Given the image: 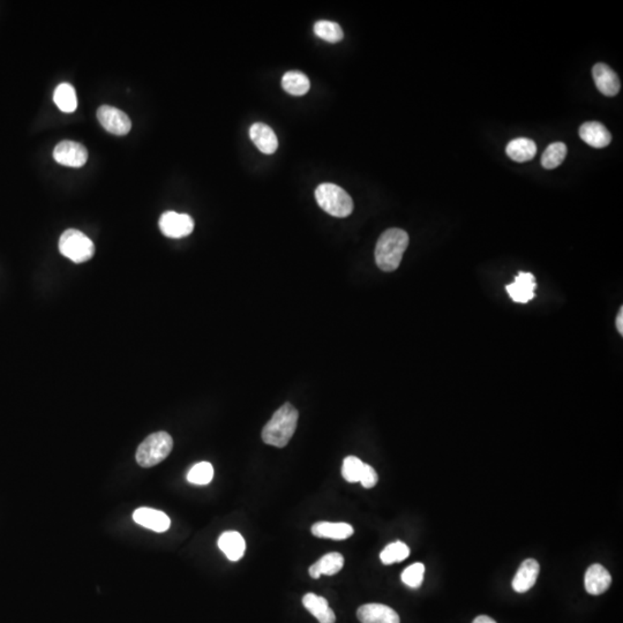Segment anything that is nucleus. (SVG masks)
Wrapping results in <instances>:
<instances>
[{
  "label": "nucleus",
  "instance_id": "obj_1",
  "mask_svg": "<svg viewBox=\"0 0 623 623\" xmlns=\"http://www.w3.org/2000/svg\"><path fill=\"white\" fill-rule=\"evenodd\" d=\"M409 246V235L402 228H392L383 232L375 247V263L383 272H394L401 265Z\"/></svg>",
  "mask_w": 623,
  "mask_h": 623
},
{
  "label": "nucleus",
  "instance_id": "obj_2",
  "mask_svg": "<svg viewBox=\"0 0 623 623\" xmlns=\"http://www.w3.org/2000/svg\"><path fill=\"white\" fill-rule=\"evenodd\" d=\"M298 418L299 412L296 407L290 403L282 405L263 427V442L274 447H285L296 432Z\"/></svg>",
  "mask_w": 623,
  "mask_h": 623
},
{
  "label": "nucleus",
  "instance_id": "obj_3",
  "mask_svg": "<svg viewBox=\"0 0 623 623\" xmlns=\"http://www.w3.org/2000/svg\"><path fill=\"white\" fill-rule=\"evenodd\" d=\"M315 199L319 206L331 216L344 219L353 211L351 197L340 186L324 182L315 189Z\"/></svg>",
  "mask_w": 623,
  "mask_h": 623
},
{
  "label": "nucleus",
  "instance_id": "obj_4",
  "mask_svg": "<svg viewBox=\"0 0 623 623\" xmlns=\"http://www.w3.org/2000/svg\"><path fill=\"white\" fill-rule=\"evenodd\" d=\"M173 448V440L167 432H156L149 435L140 444L136 451V462L142 468H153L163 462Z\"/></svg>",
  "mask_w": 623,
  "mask_h": 623
},
{
  "label": "nucleus",
  "instance_id": "obj_5",
  "mask_svg": "<svg viewBox=\"0 0 623 623\" xmlns=\"http://www.w3.org/2000/svg\"><path fill=\"white\" fill-rule=\"evenodd\" d=\"M59 252L75 263L89 261L95 254V245L84 232L68 228L59 239Z\"/></svg>",
  "mask_w": 623,
  "mask_h": 623
},
{
  "label": "nucleus",
  "instance_id": "obj_6",
  "mask_svg": "<svg viewBox=\"0 0 623 623\" xmlns=\"http://www.w3.org/2000/svg\"><path fill=\"white\" fill-rule=\"evenodd\" d=\"M158 226L165 237L180 239L191 235L194 230V221L187 214L165 211L160 219Z\"/></svg>",
  "mask_w": 623,
  "mask_h": 623
},
{
  "label": "nucleus",
  "instance_id": "obj_7",
  "mask_svg": "<svg viewBox=\"0 0 623 623\" xmlns=\"http://www.w3.org/2000/svg\"><path fill=\"white\" fill-rule=\"evenodd\" d=\"M97 119L105 131L114 136H126L132 128L130 117L111 105H102L97 110Z\"/></svg>",
  "mask_w": 623,
  "mask_h": 623
},
{
  "label": "nucleus",
  "instance_id": "obj_8",
  "mask_svg": "<svg viewBox=\"0 0 623 623\" xmlns=\"http://www.w3.org/2000/svg\"><path fill=\"white\" fill-rule=\"evenodd\" d=\"M57 163L65 167H80L88 161V150L84 145L75 141H62L53 150Z\"/></svg>",
  "mask_w": 623,
  "mask_h": 623
},
{
  "label": "nucleus",
  "instance_id": "obj_9",
  "mask_svg": "<svg viewBox=\"0 0 623 623\" xmlns=\"http://www.w3.org/2000/svg\"><path fill=\"white\" fill-rule=\"evenodd\" d=\"M593 80L602 95L613 97L620 92L621 84L617 73L610 66L598 62L593 66Z\"/></svg>",
  "mask_w": 623,
  "mask_h": 623
},
{
  "label": "nucleus",
  "instance_id": "obj_10",
  "mask_svg": "<svg viewBox=\"0 0 623 623\" xmlns=\"http://www.w3.org/2000/svg\"><path fill=\"white\" fill-rule=\"evenodd\" d=\"M361 623H399V617L392 608L382 604L363 605L357 611Z\"/></svg>",
  "mask_w": 623,
  "mask_h": 623
},
{
  "label": "nucleus",
  "instance_id": "obj_11",
  "mask_svg": "<svg viewBox=\"0 0 623 623\" xmlns=\"http://www.w3.org/2000/svg\"><path fill=\"white\" fill-rule=\"evenodd\" d=\"M537 289L536 278L531 272H519L514 283L507 285L506 290L515 302L526 304L534 299V290Z\"/></svg>",
  "mask_w": 623,
  "mask_h": 623
},
{
  "label": "nucleus",
  "instance_id": "obj_12",
  "mask_svg": "<svg viewBox=\"0 0 623 623\" xmlns=\"http://www.w3.org/2000/svg\"><path fill=\"white\" fill-rule=\"evenodd\" d=\"M133 519L138 524L155 532H165L169 530L171 525L170 519L167 514L160 510L151 509V508H139L133 514Z\"/></svg>",
  "mask_w": 623,
  "mask_h": 623
},
{
  "label": "nucleus",
  "instance_id": "obj_13",
  "mask_svg": "<svg viewBox=\"0 0 623 623\" xmlns=\"http://www.w3.org/2000/svg\"><path fill=\"white\" fill-rule=\"evenodd\" d=\"M250 136L256 148L263 154L272 155L277 150V136L268 125L263 123H253L250 128Z\"/></svg>",
  "mask_w": 623,
  "mask_h": 623
},
{
  "label": "nucleus",
  "instance_id": "obj_14",
  "mask_svg": "<svg viewBox=\"0 0 623 623\" xmlns=\"http://www.w3.org/2000/svg\"><path fill=\"white\" fill-rule=\"evenodd\" d=\"M580 139L593 148H605L612 141L610 131L598 121H588L580 127Z\"/></svg>",
  "mask_w": 623,
  "mask_h": 623
},
{
  "label": "nucleus",
  "instance_id": "obj_15",
  "mask_svg": "<svg viewBox=\"0 0 623 623\" xmlns=\"http://www.w3.org/2000/svg\"><path fill=\"white\" fill-rule=\"evenodd\" d=\"M540 566L534 558H528L522 563L512 580V589L516 592L524 593L537 582Z\"/></svg>",
  "mask_w": 623,
  "mask_h": 623
},
{
  "label": "nucleus",
  "instance_id": "obj_16",
  "mask_svg": "<svg viewBox=\"0 0 623 623\" xmlns=\"http://www.w3.org/2000/svg\"><path fill=\"white\" fill-rule=\"evenodd\" d=\"M612 584V576L606 568L602 565L591 566L586 570L585 589L588 593L592 595H602L607 591Z\"/></svg>",
  "mask_w": 623,
  "mask_h": 623
},
{
  "label": "nucleus",
  "instance_id": "obj_17",
  "mask_svg": "<svg viewBox=\"0 0 623 623\" xmlns=\"http://www.w3.org/2000/svg\"><path fill=\"white\" fill-rule=\"evenodd\" d=\"M219 547L230 561H239L245 554L246 543L239 532L226 531L219 537Z\"/></svg>",
  "mask_w": 623,
  "mask_h": 623
},
{
  "label": "nucleus",
  "instance_id": "obj_18",
  "mask_svg": "<svg viewBox=\"0 0 623 623\" xmlns=\"http://www.w3.org/2000/svg\"><path fill=\"white\" fill-rule=\"evenodd\" d=\"M302 604L309 613L313 614L320 623H335L336 617L329 607L327 599L319 597L315 593H306L302 598Z\"/></svg>",
  "mask_w": 623,
  "mask_h": 623
},
{
  "label": "nucleus",
  "instance_id": "obj_19",
  "mask_svg": "<svg viewBox=\"0 0 623 623\" xmlns=\"http://www.w3.org/2000/svg\"><path fill=\"white\" fill-rule=\"evenodd\" d=\"M312 534L315 537L327 538V539L344 540L351 537L353 528L348 523H331V522H319L312 526Z\"/></svg>",
  "mask_w": 623,
  "mask_h": 623
},
{
  "label": "nucleus",
  "instance_id": "obj_20",
  "mask_svg": "<svg viewBox=\"0 0 623 623\" xmlns=\"http://www.w3.org/2000/svg\"><path fill=\"white\" fill-rule=\"evenodd\" d=\"M343 566H344V558L342 554L336 552L328 553L309 567V576L315 580H318L321 575L331 576L340 573Z\"/></svg>",
  "mask_w": 623,
  "mask_h": 623
},
{
  "label": "nucleus",
  "instance_id": "obj_21",
  "mask_svg": "<svg viewBox=\"0 0 623 623\" xmlns=\"http://www.w3.org/2000/svg\"><path fill=\"white\" fill-rule=\"evenodd\" d=\"M506 153L512 161L523 163L531 161L537 154V145L528 138L512 140L507 145Z\"/></svg>",
  "mask_w": 623,
  "mask_h": 623
},
{
  "label": "nucleus",
  "instance_id": "obj_22",
  "mask_svg": "<svg viewBox=\"0 0 623 623\" xmlns=\"http://www.w3.org/2000/svg\"><path fill=\"white\" fill-rule=\"evenodd\" d=\"M282 87L290 95L302 96L309 93L311 82L307 75L302 72L290 71L283 75Z\"/></svg>",
  "mask_w": 623,
  "mask_h": 623
},
{
  "label": "nucleus",
  "instance_id": "obj_23",
  "mask_svg": "<svg viewBox=\"0 0 623 623\" xmlns=\"http://www.w3.org/2000/svg\"><path fill=\"white\" fill-rule=\"evenodd\" d=\"M53 101L59 110L65 114L75 112L77 108V93L73 86L70 84H60L53 94Z\"/></svg>",
  "mask_w": 623,
  "mask_h": 623
},
{
  "label": "nucleus",
  "instance_id": "obj_24",
  "mask_svg": "<svg viewBox=\"0 0 623 623\" xmlns=\"http://www.w3.org/2000/svg\"><path fill=\"white\" fill-rule=\"evenodd\" d=\"M567 145L562 142H554L547 147L541 156V165L547 170H553L561 165L567 156Z\"/></svg>",
  "mask_w": 623,
  "mask_h": 623
},
{
  "label": "nucleus",
  "instance_id": "obj_25",
  "mask_svg": "<svg viewBox=\"0 0 623 623\" xmlns=\"http://www.w3.org/2000/svg\"><path fill=\"white\" fill-rule=\"evenodd\" d=\"M314 33L318 38H322L329 43H337L344 38V33L338 23L326 21V20L315 23Z\"/></svg>",
  "mask_w": 623,
  "mask_h": 623
},
{
  "label": "nucleus",
  "instance_id": "obj_26",
  "mask_svg": "<svg viewBox=\"0 0 623 623\" xmlns=\"http://www.w3.org/2000/svg\"><path fill=\"white\" fill-rule=\"evenodd\" d=\"M410 556V548L402 541L389 544L386 548L383 549L380 558L383 565H392L395 562L404 561L407 556Z\"/></svg>",
  "mask_w": 623,
  "mask_h": 623
},
{
  "label": "nucleus",
  "instance_id": "obj_27",
  "mask_svg": "<svg viewBox=\"0 0 623 623\" xmlns=\"http://www.w3.org/2000/svg\"><path fill=\"white\" fill-rule=\"evenodd\" d=\"M214 477V468L210 463L201 462L195 464L187 475V480L191 484L208 485Z\"/></svg>",
  "mask_w": 623,
  "mask_h": 623
},
{
  "label": "nucleus",
  "instance_id": "obj_28",
  "mask_svg": "<svg viewBox=\"0 0 623 623\" xmlns=\"http://www.w3.org/2000/svg\"><path fill=\"white\" fill-rule=\"evenodd\" d=\"M364 464L365 463L361 462L358 457H346L342 466L343 478L346 479V482L358 483L364 469Z\"/></svg>",
  "mask_w": 623,
  "mask_h": 623
},
{
  "label": "nucleus",
  "instance_id": "obj_29",
  "mask_svg": "<svg viewBox=\"0 0 623 623\" xmlns=\"http://www.w3.org/2000/svg\"><path fill=\"white\" fill-rule=\"evenodd\" d=\"M424 574H425V566L420 562H417L410 567H407L402 573V580L405 585L412 589H418L423 584Z\"/></svg>",
  "mask_w": 623,
  "mask_h": 623
},
{
  "label": "nucleus",
  "instance_id": "obj_30",
  "mask_svg": "<svg viewBox=\"0 0 623 623\" xmlns=\"http://www.w3.org/2000/svg\"><path fill=\"white\" fill-rule=\"evenodd\" d=\"M377 480H379V477H377L375 470L372 466L368 465V464H364V469H363L360 480H359L361 485L365 488H372L377 484Z\"/></svg>",
  "mask_w": 623,
  "mask_h": 623
},
{
  "label": "nucleus",
  "instance_id": "obj_31",
  "mask_svg": "<svg viewBox=\"0 0 623 623\" xmlns=\"http://www.w3.org/2000/svg\"><path fill=\"white\" fill-rule=\"evenodd\" d=\"M617 331L623 335V309L621 307L620 312H619V314H617Z\"/></svg>",
  "mask_w": 623,
  "mask_h": 623
},
{
  "label": "nucleus",
  "instance_id": "obj_32",
  "mask_svg": "<svg viewBox=\"0 0 623 623\" xmlns=\"http://www.w3.org/2000/svg\"><path fill=\"white\" fill-rule=\"evenodd\" d=\"M473 623H497L495 621L492 619V617H486V615H480V617H475Z\"/></svg>",
  "mask_w": 623,
  "mask_h": 623
}]
</instances>
